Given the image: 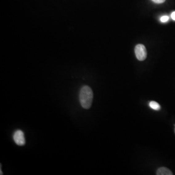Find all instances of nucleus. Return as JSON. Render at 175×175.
Masks as SVG:
<instances>
[{"label":"nucleus","instance_id":"1","mask_svg":"<svg viewBox=\"0 0 175 175\" xmlns=\"http://www.w3.org/2000/svg\"><path fill=\"white\" fill-rule=\"evenodd\" d=\"M93 92L90 87L84 86L81 88L79 92V101L82 107L89 109L92 105Z\"/></svg>","mask_w":175,"mask_h":175},{"label":"nucleus","instance_id":"2","mask_svg":"<svg viewBox=\"0 0 175 175\" xmlns=\"http://www.w3.org/2000/svg\"><path fill=\"white\" fill-rule=\"evenodd\" d=\"M136 58L140 61L144 60L147 57V52L145 46L143 44H138L135 48Z\"/></svg>","mask_w":175,"mask_h":175},{"label":"nucleus","instance_id":"3","mask_svg":"<svg viewBox=\"0 0 175 175\" xmlns=\"http://www.w3.org/2000/svg\"><path fill=\"white\" fill-rule=\"evenodd\" d=\"M13 140L14 142L19 146H23L26 144V139L24 133L21 130H17L13 134Z\"/></svg>","mask_w":175,"mask_h":175},{"label":"nucleus","instance_id":"4","mask_svg":"<svg viewBox=\"0 0 175 175\" xmlns=\"http://www.w3.org/2000/svg\"><path fill=\"white\" fill-rule=\"evenodd\" d=\"M156 174L157 175H172L173 173L166 167H161L158 169Z\"/></svg>","mask_w":175,"mask_h":175},{"label":"nucleus","instance_id":"5","mask_svg":"<svg viewBox=\"0 0 175 175\" xmlns=\"http://www.w3.org/2000/svg\"><path fill=\"white\" fill-rule=\"evenodd\" d=\"M149 106L151 108L155 111H159L161 109V106L160 104L156 102L153 101L149 103Z\"/></svg>","mask_w":175,"mask_h":175},{"label":"nucleus","instance_id":"6","mask_svg":"<svg viewBox=\"0 0 175 175\" xmlns=\"http://www.w3.org/2000/svg\"><path fill=\"white\" fill-rule=\"evenodd\" d=\"M160 20L162 22H165L169 20V17L167 16H164L161 18Z\"/></svg>","mask_w":175,"mask_h":175},{"label":"nucleus","instance_id":"7","mask_svg":"<svg viewBox=\"0 0 175 175\" xmlns=\"http://www.w3.org/2000/svg\"><path fill=\"white\" fill-rule=\"evenodd\" d=\"M152 1L156 4H161L165 1V0H152Z\"/></svg>","mask_w":175,"mask_h":175},{"label":"nucleus","instance_id":"8","mask_svg":"<svg viewBox=\"0 0 175 175\" xmlns=\"http://www.w3.org/2000/svg\"><path fill=\"white\" fill-rule=\"evenodd\" d=\"M171 18L174 21H175V11L173 12L172 13Z\"/></svg>","mask_w":175,"mask_h":175},{"label":"nucleus","instance_id":"9","mask_svg":"<svg viewBox=\"0 0 175 175\" xmlns=\"http://www.w3.org/2000/svg\"><path fill=\"white\" fill-rule=\"evenodd\" d=\"M0 171H1V174H1V175H2V174H2V172L1 169V170H0Z\"/></svg>","mask_w":175,"mask_h":175}]
</instances>
